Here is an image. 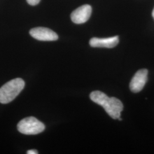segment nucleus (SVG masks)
Instances as JSON below:
<instances>
[{"label": "nucleus", "mask_w": 154, "mask_h": 154, "mask_svg": "<svg viewBox=\"0 0 154 154\" xmlns=\"http://www.w3.org/2000/svg\"><path fill=\"white\" fill-rule=\"evenodd\" d=\"M90 97L94 102L102 106L112 118L116 119L120 118L123 105L119 99L115 97L109 98L106 94L100 91H93L90 94Z\"/></svg>", "instance_id": "nucleus-1"}, {"label": "nucleus", "mask_w": 154, "mask_h": 154, "mask_svg": "<svg viewBox=\"0 0 154 154\" xmlns=\"http://www.w3.org/2000/svg\"><path fill=\"white\" fill-rule=\"evenodd\" d=\"M29 33L34 38L39 41H53L58 39V35L48 28L42 27L33 28L30 30Z\"/></svg>", "instance_id": "nucleus-4"}, {"label": "nucleus", "mask_w": 154, "mask_h": 154, "mask_svg": "<svg viewBox=\"0 0 154 154\" xmlns=\"http://www.w3.org/2000/svg\"><path fill=\"white\" fill-rule=\"evenodd\" d=\"M38 152H37V151L35 150V149H31V150H29L27 152L28 154H37Z\"/></svg>", "instance_id": "nucleus-9"}, {"label": "nucleus", "mask_w": 154, "mask_h": 154, "mask_svg": "<svg viewBox=\"0 0 154 154\" xmlns=\"http://www.w3.org/2000/svg\"><path fill=\"white\" fill-rule=\"evenodd\" d=\"M90 45L94 48H112L119 43L118 36L106 38H93L90 40Z\"/></svg>", "instance_id": "nucleus-7"}, {"label": "nucleus", "mask_w": 154, "mask_h": 154, "mask_svg": "<svg viewBox=\"0 0 154 154\" xmlns=\"http://www.w3.org/2000/svg\"><path fill=\"white\" fill-rule=\"evenodd\" d=\"M21 78H15L6 83L0 88V103L6 104L13 100L25 87Z\"/></svg>", "instance_id": "nucleus-2"}, {"label": "nucleus", "mask_w": 154, "mask_h": 154, "mask_svg": "<svg viewBox=\"0 0 154 154\" xmlns=\"http://www.w3.org/2000/svg\"><path fill=\"white\" fill-rule=\"evenodd\" d=\"M148 71L142 69L135 73L130 84V88L133 93H138L143 89L147 81Z\"/></svg>", "instance_id": "nucleus-5"}, {"label": "nucleus", "mask_w": 154, "mask_h": 154, "mask_svg": "<svg viewBox=\"0 0 154 154\" xmlns=\"http://www.w3.org/2000/svg\"><path fill=\"white\" fill-rule=\"evenodd\" d=\"M92 8L89 5H84L77 8L71 14L72 21L77 23L81 24L88 21L91 16Z\"/></svg>", "instance_id": "nucleus-6"}, {"label": "nucleus", "mask_w": 154, "mask_h": 154, "mask_svg": "<svg viewBox=\"0 0 154 154\" xmlns=\"http://www.w3.org/2000/svg\"><path fill=\"white\" fill-rule=\"evenodd\" d=\"M152 17H153V18H154V9H153V11H152Z\"/></svg>", "instance_id": "nucleus-10"}, {"label": "nucleus", "mask_w": 154, "mask_h": 154, "mask_svg": "<svg viewBox=\"0 0 154 154\" xmlns=\"http://www.w3.org/2000/svg\"><path fill=\"white\" fill-rule=\"evenodd\" d=\"M45 128L44 124L33 116L23 119L17 125L18 131L25 135H36L43 132Z\"/></svg>", "instance_id": "nucleus-3"}, {"label": "nucleus", "mask_w": 154, "mask_h": 154, "mask_svg": "<svg viewBox=\"0 0 154 154\" xmlns=\"http://www.w3.org/2000/svg\"><path fill=\"white\" fill-rule=\"evenodd\" d=\"M28 4L31 5H36L40 2L41 0H26Z\"/></svg>", "instance_id": "nucleus-8"}]
</instances>
